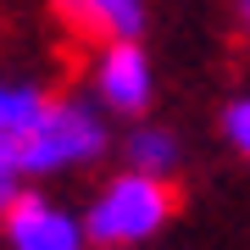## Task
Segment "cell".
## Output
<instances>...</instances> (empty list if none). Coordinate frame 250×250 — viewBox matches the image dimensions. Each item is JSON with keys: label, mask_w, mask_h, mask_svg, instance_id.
Masks as SVG:
<instances>
[{"label": "cell", "mask_w": 250, "mask_h": 250, "mask_svg": "<svg viewBox=\"0 0 250 250\" xmlns=\"http://www.w3.org/2000/svg\"><path fill=\"white\" fill-rule=\"evenodd\" d=\"M106 145L111 134H106V117L95 111V100L62 95L45 106V117L22 139L0 145V189L17 195V178H50V172L89 167V161L106 156Z\"/></svg>", "instance_id": "1"}, {"label": "cell", "mask_w": 250, "mask_h": 250, "mask_svg": "<svg viewBox=\"0 0 250 250\" xmlns=\"http://www.w3.org/2000/svg\"><path fill=\"white\" fill-rule=\"evenodd\" d=\"M172 206H178V195H172V184L161 178V172L128 167V172H117V178L89 200V211H83L89 245H95V250L145 245V239H156V233L167 228Z\"/></svg>", "instance_id": "2"}, {"label": "cell", "mask_w": 250, "mask_h": 250, "mask_svg": "<svg viewBox=\"0 0 250 250\" xmlns=\"http://www.w3.org/2000/svg\"><path fill=\"white\" fill-rule=\"evenodd\" d=\"M6 245L11 250H95L83 217H72L67 206H56L50 195H34V189L6 195Z\"/></svg>", "instance_id": "3"}, {"label": "cell", "mask_w": 250, "mask_h": 250, "mask_svg": "<svg viewBox=\"0 0 250 250\" xmlns=\"http://www.w3.org/2000/svg\"><path fill=\"white\" fill-rule=\"evenodd\" d=\"M150 56L139 50V39H106L95 50V100L117 117H139L150 106Z\"/></svg>", "instance_id": "4"}, {"label": "cell", "mask_w": 250, "mask_h": 250, "mask_svg": "<svg viewBox=\"0 0 250 250\" xmlns=\"http://www.w3.org/2000/svg\"><path fill=\"white\" fill-rule=\"evenodd\" d=\"M56 17H62L78 39H139L145 28V0H56Z\"/></svg>", "instance_id": "5"}, {"label": "cell", "mask_w": 250, "mask_h": 250, "mask_svg": "<svg viewBox=\"0 0 250 250\" xmlns=\"http://www.w3.org/2000/svg\"><path fill=\"white\" fill-rule=\"evenodd\" d=\"M50 100L56 95H45L39 83H6V89H0V145H6V139H22L28 128L45 117Z\"/></svg>", "instance_id": "6"}, {"label": "cell", "mask_w": 250, "mask_h": 250, "mask_svg": "<svg viewBox=\"0 0 250 250\" xmlns=\"http://www.w3.org/2000/svg\"><path fill=\"white\" fill-rule=\"evenodd\" d=\"M123 156H128V167L167 178V172L178 167V139H172L167 128H134V134L123 139Z\"/></svg>", "instance_id": "7"}, {"label": "cell", "mask_w": 250, "mask_h": 250, "mask_svg": "<svg viewBox=\"0 0 250 250\" xmlns=\"http://www.w3.org/2000/svg\"><path fill=\"white\" fill-rule=\"evenodd\" d=\"M223 139L250 161V95H233L223 106Z\"/></svg>", "instance_id": "8"}, {"label": "cell", "mask_w": 250, "mask_h": 250, "mask_svg": "<svg viewBox=\"0 0 250 250\" xmlns=\"http://www.w3.org/2000/svg\"><path fill=\"white\" fill-rule=\"evenodd\" d=\"M233 11H239V28H245V39H250V0H233Z\"/></svg>", "instance_id": "9"}, {"label": "cell", "mask_w": 250, "mask_h": 250, "mask_svg": "<svg viewBox=\"0 0 250 250\" xmlns=\"http://www.w3.org/2000/svg\"><path fill=\"white\" fill-rule=\"evenodd\" d=\"M117 250H134V245H117Z\"/></svg>", "instance_id": "10"}]
</instances>
